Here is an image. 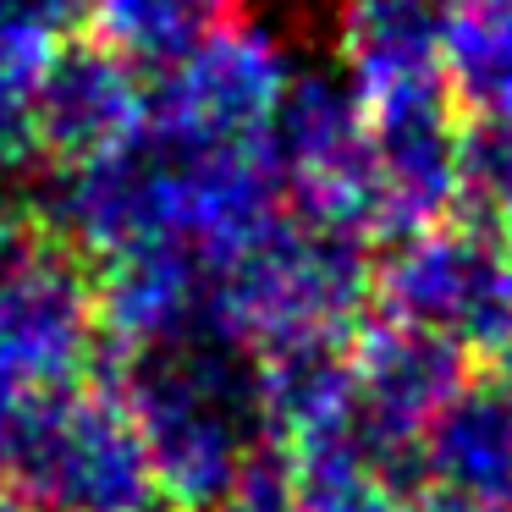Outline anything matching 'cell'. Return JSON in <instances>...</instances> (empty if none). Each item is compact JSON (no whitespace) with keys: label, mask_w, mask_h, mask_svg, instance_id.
<instances>
[{"label":"cell","mask_w":512,"mask_h":512,"mask_svg":"<svg viewBox=\"0 0 512 512\" xmlns=\"http://www.w3.org/2000/svg\"><path fill=\"white\" fill-rule=\"evenodd\" d=\"M34 243H39V215L28 210L17 193L0 188V276H6Z\"/></svg>","instance_id":"21"},{"label":"cell","mask_w":512,"mask_h":512,"mask_svg":"<svg viewBox=\"0 0 512 512\" xmlns=\"http://www.w3.org/2000/svg\"><path fill=\"white\" fill-rule=\"evenodd\" d=\"M287 89L292 67L276 34L226 17L199 50L166 67L160 89H149V122L204 144H259Z\"/></svg>","instance_id":"8"},{"label":"cell","mask_w":512,"mask_h":512,"mask_svg":"<svg viewBox=\"0 0 512 512\" xmlns=\"http://www.w3.org/2000/svg\"><path fill=\"white\" fill-rule=\"evenodd\" d=\"M364 237L369 232L320 215L281 210L221 265L226 331L248 353L281 336L353 331L375 287V259Z\"/></svg>","instance_id":"4"},{"label":"cell","mask_w":512,"mask_h":512,"mask_svg":"<svg viewBox=\"0 0 512 512\" xmlns=\"http://www.w3.org/2000/svg\"><path fill=\"white\" fill-rule=\"evenodd\" d=\"M122 402L144 435L166 507L204 512L237 496V479L270 446L259 369L243 342H182L122 353Z\"/></svg>","instance_id":"2"},{"label":"cell","mask_w":512,"mask_h":512,"mask_svg":"<svg viewBox=\"0 0 512 512\" xmlns=\"http://www.w3.org/2000/svg\"><path fill=\"white\" fill-rule=\"evenodd\" d=\"M369 298L380 320H402L457 342L463 353H501L512 342V243L496 226H424L375 265Z\"/></svg>","instance_id":"5"},{"label":"cell","mask_w":512,"mask_h":512,"mask_svg":"<svg viewBox=\"0 0 512 512\" xmlns=\"http://www.w3.org/2000/svg\"><path fill=\"white\" fill-rule=\"evenodd\" d=\"M441 78L457 116L512 127V0H441Z\"/></svg>","instance_id":"15"},{"label":"cell","mask_w":512,"mask_h":512,"mask_svg":"<svg viewBox=\"0 0 512 512\" xmlns=\"http://www.w3.org/2000/svg\"><path fill=\"white\" fill-rule=\"evenodd\" d=\"M72 254H127L138 243H188L215 265L281 215V177L259 144H204L144 122L127 144L56 166L34 204Z\"/></svg>","instance_id":"1"},{"label":"cell","mask_w":512,"mask_h":512,"mask_svg":"<svg viewBox=\"0 0 512 512\" xmlns=\"http://www.w3.org/2000/svg\"><path fill=\"white\" fill-rule=\"evenodd\" d=\"M83 23L133 67H177L226 23V0H83Z\"/></svg>","instance_id":"16"},{"label":"cell","mask_w":512,"mask_h":512,"mask_svg":"<svg viewBox=\"0 0 512 512\" xmlns=\"http://www.w3.org/2000/svg\"><path fill=\"white\" fill-rule=\"evenodd\" d=\"M419 474L435 501L485 512L512 507V397L501 386H463L424 430Z\"/></svg>","instance_id":"14"},{"label":"cell","mask_w":512,"mask_h":512,"mask_svg":"<svg viewBox=\"0 0 512 512\" xmlns=\"http://www.w3.org/2000/svg\"><path fill=\"white\" fill-rule=\"evenodd\" d=\"M265 149L276 160L281 193H292L303 215L353 232H380L375 144H369L364 105L347 83L320 72L292 83L265 133Z\"/></svg>","instance_id":"7"},{"label":"cell","mask_w":512,"mask_h":512,"mask_svg":"<svg viewBox=\"0 0 512 512\" xmlns=\"http://www.w3.org/2000/svg\"><path fill=\"white\" fill-rule=\"evenodd\" d=\"M496 369H501V380H496V386H501V391H507V397H512V342H507V347H501V353H496Z\"/></svg>","instance_id":"22"},{"label":"cell","mask_w":512,"mask_h":512,"mask_svg":"<svg viewBox=\"0 0 512 512\" xmlns=\"http://www.w3.org/2000/svg\"><path fill=\"white\" fill-rule=\"evenodd\" d=\"M204 512H259V507H248V501H221V507H204Z\"/></svg>","instance_id":"23"},{"label":"cell","mask_w":512,"mask_h":512,"mask_svg":"<svg viewBox=\"0 0 512 512\" xmlns=\"http://www.w3.org/2000/svg\"><path fill=\"white\" fill-rule=\"evenodd\" d=\"M0 485L28 512H160L144 435L116 386L23 391L0 435Z\"/></svg>","instance_id":"3"},{"label":"cell","mask_w":512,"mask_h":512,"mask_svg":"<svg viewBox=\"0 0 512 512\" xmlns=\"http://www.w3.org/2000/svg\"><path fill=\"white\" fill-rule=\"evenodd\" d=\"M336 50L358 105L446 89L441 0H336Z\"/></svg>","instance_id":"13"},{"label":"cell","mask_w":512,"mask_h":512,"mask_svg":"<svg viewBox=\"0 0 512 512\" xmlns=\"http://www.w3.org/2000/svg\"><path fill=\"white\" fill-rule=\"evenodd\" d=\"M83 0H0V83L28 94V83L72 45Z\"/></svg>","instance_id":"17"},{"label":"cell","mask_w":512,"mask_h":512,"mask_svg":"<svg viewBox=\"0 0 512 512\" xmlns=\"http://www.w3.org/2000/svg\"><path fill=\"white\" fill-rule=\"evenodd\" d=\"M292 485H298L292 512H402L397 496L375 479H292Z\"/></svg>","instance_id":"19"},{"label":"cell","mask_w":512,"mask_h":512,"mask_svg":"<svg viewBox=\"0 0 512 512\" xmlns=\"http://www.w3.org/2000/svg\"><path fill=\"white\" fill-rule=\"evenodd\" d=\"M380 182V232H424L468 199V138L446 89L364 105Z\"/></svg>","instance_id":"11"},{"label":"cell","mask_w":512,"mask_h":512,"mask_svg":"<svg viewBox=\"0 0 512 512\" xmlns=\"http://www.w3.org/2000/svg\"><path fill=\"white\" fill-rule=\"evenodd\" d=\"M100 347V298L67 243H34L0 276V380L50 391L83 380Z\"/></svg>","instance_id":"9"},{"label":"cell","mask_w":512,"mask_h":512,"mask_svg":"<svg viewBox=\"0 0 512 512\" xmlns=\"http://www.w3.org/2000/svg\"><path fill=\"white\" fill-rule=\"evenodd\" d=\"M34 155V133H28V94L0 83V171L23 166Z\"/></svg>","instance_id":"20"},{"label":"cell","mask_w":512,"mask_h":512,"mask_svg":"<svg viewBox=\"0 0 512 512\" xmlns=\"http://www.w3.org/2000/svg\"><path fill=\"white\" fill-rule=\"evenodd\" d=\"M100 298V331L116 353H149V347H182L226 336L221 314V265L188 243H138L111 254L94 281Z\"/></svg>","instance_id":"10"},{"label":"cell","mask_w":512,"mask_h":512,"mask_svg":"<svg viewBox=\"0 0 512 512\" xmlns=\"http://www.w3.org/2000/svg\"><path fill=\"white\" fill-rule=\"evenodd\" d=\"M149 122V83L116 50L67 45L28 83V133L34 149L56 166H78L105 149L127 144Z\"/></svg>","instance_id":"12"},{"label":"cell","mask_w":512,"mask_h":512,"mask_svg":"<svg viewBox=\"0 0 512 512\" xmlns=\"http://www.w3.org/2000/svg\"><path fill=\"white\" fill-rule=\"evenodd\" d=\"M468 386V353L435 331L375 320L353 331V408L358 441L380 490L419 485V446L435 413Z\"/></svg>","instance_id":"6"},{"label":"cell","mask_w":512,"mask_h":512,"mask_svg":"<svg viewBox=\"0 0 512 512\" xmlns=\"http://www.w3.org/2000/svg\"><path fill=\"white\" fill-rule=\"evenodd\" d=\"M463 166L468 199H479L490 226L512 243V127H479V138H468Z\"/></svg>","instance_id":"18"}]
</instances>
